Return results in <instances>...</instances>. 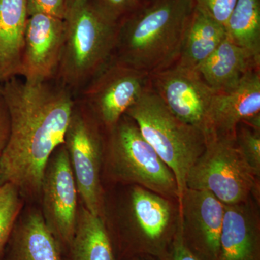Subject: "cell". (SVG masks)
Listing matches in <instances>:
<instances>
[{
  "mask_svg": "<svg viewBox=\"0 0 260 260\" xmlns=\"http://www.w3.org/2000/svg\"><path fill=\"white\" fill-rule=\"evenodd\" d=\"M10 116L9 139L0 157V185L20 195L41 194L48 160L64 143L75 97L55 79L40 83L15 77L2 84Z\"/></svg>",
  "mask_w": 260,
  "mask_h": 260,
  "instance_id": "obj_1",
  "label": "cell"
},
{
  "mask_svg": "<svg viewBox=\"0 0 260 260\" xmlns=\"http://www.w3.org/2000/svg\"><path fill=\"white\" fill-rule=\"evenodd\" d=\"M194 0H145L118 25L116 59L149 75L177 62Z\"/></svg>",
  "mask_w": 260,
  "mask_h": 260,
  "instance_id": "obj_2",
  "label": "cell"
},
{
  "mask_svg": "<svg viewBox=\"0 0 260 260\" xmlns=\"http://www.w3.org/2000/svg\"><path fill=\"white\" fill-rule=\"evenodd\" d=\"M56 81L77 95L114 56L118 25L108 20L89 0L68 8Z\"/></svg>",
  "mask_w": 260,
  "mask_h": 260,
  "instance_id": "obj_3",
  "label": "cell"
},
{
  "mask_svg": "<svg viewBox=\"0 0 260 260\" xmlns=\"http://www.w3.org/2000/svg\"><path fill=\"white\" fill-rule=\"evenodd\" d=\"M125 114L135 121L143 138L172 170L179 204L188 174L206 146L204 133L174 115L151 86Z\"/></svg>",
  "mask_w": 260,
  "mask_h": 260,
  "instance_id": "obj_4",
  "label": "cell"
},
{
  "mask_svg": "<svg viewBox=\"0 0 260 260\" xmlns=\"http://www.w3.org/2000/svg\"><path fill=\"white\" fill-rule=\"evenodd\" d=\"M127 185L122 230L112 244L115 259L149 255L162 260L180 226L179 202L143 186Z\"/></svg>",
  "mask_w": 260,
  "mask_h": 260,
  "instance_id": "obj_5",
  "label": "cell"
},
{
  "mask_svg": "<svg viewBox=\"0 0 260 260\" xmlns=\"http://www.w3.org/2000/svg\"><path fill=\"white\" fill-rule=\"evenodd\" d=\"M104 161L114 180L143 186L179 202L177 181L172 170L126 114L105 132Z\"/></svg>",
  "mask_w": 260,
  "mask_h": 260,
  "instance_id": "obj_6",
  "label": "cell"
},
{
  "mask_svg": "<svg viewBox=\"0 0 260 260\" xmlns=\"http://www.w3.org/2000/svg\"><path fill=\"white\" fill-rule=\"evenodd\" d=\"M259 179L234 137H210L188 174L186 189L207 191L223 204L234 205L251 197L259 200Z\"/></svg>",
  "mask_w": 260,
  "mask_h": 260,
  "instance_id": "obj_7",
  "label": "cell"
},
{
  "mask_svg": "<svg viewBox=\"0 0 260 260\" xmlns=\"http://www.w3.org/2000/svg\"><path fill=\"white\" fill-rule=\"evenodd\" d=\"M83 206L104 220L101 170L104 161L105 130L86 107L75 99L64 143Z\"/></svg>",
  "mask_w": 260,
  "mask_h": 260,
  "instance_id": "obj_8",
  "label": "cell"
},
{
  "mask_svg": "<svg viewBox=\"0 0 260 260\" xmlns=\"http://www.w3.org/2000/svg\"><path fill=\"white\" fill-rule=\"evenodd\" d=\"M151 86L150 75L113 58L75 95L106 131Z\"/></svg>",
  "mask_w": 260,
  "mask_h": 260,
  "instance_id": "obj_9",
  "label": "cell"
},
{
  "mask_svg": "<svg viewBox=\"0 0 260 260\" xmlns=\"http://www.w3.org/2000/svg\"><path fill=\"white\" fill-rule=\"evenodd\" d=\"M43 218L61 252H70L76 226L78 189L64 144L51 155L43 177Z\"/></svg>",
  "mask_w": 260,
  "mask_h": 260,
  "instance_id": "obj_10",
  "label": "cell"
},
{
  "mask_svg": "<svg viewBox=\"0 0 260 260\" xmlns=\"http://www.w3.org/2000/svg\"><path fill=\"white\" fill-rule=\"evenodd\" d=\"M150 83L174 115L206 134L208 115L217 91L198 72L174 64L150 75Z\"/></svg>",
  "mask_w": 260,
  "mask_h": 260,
  "instance_id": "obj_11",
  "label": "cell"
},
{
  "mask_svg": "<svg viewBox=\"0 0 260 260\" xmlns=\"http://www.w3.org/2000/svg\"><path fill=\"white\" fill-rule=\"evenodd\" d=\"M179 210L186 247L198 259L218 260L224 204L208 191L186 188Z\"/></svg>",
  "mask_w": 260,
  "mask_h": 260,
  "instance_id": "obj_12",
  "label": "cell"
},
{
  "mask_svg": "<svg viewBox=\"0 0 260 260\" xmlns=\"http://www.w3.org/2000/svg\"><path fill=\"white\" fill-rule=\"evenodd\" d=\"M63 39V19L44 13L28 15L18 77L30 83L55 79Z\"/></svg>",
  "mask_w": 260,
  "mask_h": 260,
  "instance_id": "obj_13",
  "label": "cell"
},
{
  "mask_svg": "<svg viewBox=\"0 0 260 260\" xmlns=\"http://www.w3.org/2000/svg\"><path fill=\"white\" fill-rule=\"evenodd\" d=\"M240 122L260 126V70L246 75L237 86L217 91L207 122V138L234 137Z\"/></svg>",
  "mask_w": 260,
  "mask_h": 260,
  "instance_id": "obj_14",
  "label": "cell"
},
{
  "mask_svg": "<svg viewBox=\"0 0 260 260\" xmlns=\"http://www.w3.org/2000/svg\"><path fill=\"white\" fill-rule=\"evenodd\" d=\"M218 260H260L259 200L224 205Z\"/></svg>",
  "mask_w": 260,
  "mask_h": 260,
  "instance_id": "obj_15",
  "label": "cell"
},
{
  "mask_svg": "<svg viewBox=\"0 0 260 260\" xmlns=\"http://www.w3.org/2000/svg\"><path fill=\"white\" fill-rule=\"evenodd\" d=\"M1 260H64L42 214L29 212L17 221L2 251Z\"/></svg>",
  "mask_w": 260,
  "mask_h": 260,
  "instance_id": "obj_16",
  "label": "cell"
},
{
  "mask_svg": "<svg viewBox=\"0 0 260 260\" xmlns=\"http://www.w3.org/2000/svg\"><path fill=\"white\" fill-rule=\"evenodd\" d=\"M260 70V59L225 37L213 54L197 72L218 92L227 91L254 70Z\"/></svg>",
  "mask_w": 260,
  "mask_h": 260,
  "instance_id": "obj_17",
  "label": "cell"
},
{
  "mask_svg": "<svg viewBox=\"0 0 260 260\" xmlns=\"http://www.w3.org/2000/svg\"><path fill=\"white\" fill-rule=\"evenodd\" d=\"M28 18V0H0L1 84L18 76Z\"/></svg>",
  "mask_w": 260,
  "mask_h": 260,
  "instance_id": "obj_18",
  "label": "cell"
},
{
  "mask_svg": "<svg viewBox=\"0 0 260 260\" xmlns=\"http://www.w3.org/2000/svg\"><path fill=\"white\" fill-rule=\"evenodd\" d=\"M225 37V26L195 7L186 28L180 54L174 64L197 71Z\"/></svg>",
  "mask_w": 260,
  "mask_h": 260,
  "instance_id": "obj_19",
  "label": "cell"
},
{
  "mask_svg": "<svg viewBox=\"0 0 260 260\" xmlns=\"http://www.w3.org/2000/svg\"><path fill=\"white\" fill-rule=\"evenodd\" d=\"M73 260H116L105 221L82 207L70 249Z\"/></svg>",
  "mask_w": 260,
  "mask_h": 260,
  "instance_id": "obj_20",
  "label": "cell"
},
{
  "mask_svg": "<svg viewBox=\"0 0 260 260\" xmlns=\"http://www.w3.org/2000/svg\"><path fill=\"white\" fill-rule=\"evenodd\" d=\"M225 28L233 42L260 59V0H237Z\"/></svg>",
  "mask_w": 260,
  "mask_h": 260,
  "instance_id": "obj_21",
  "label": "cell"
},
{
  "mask_svg": "<svg viewBox=\"0 0 260 260\" xmlns=\"http://www.w3.org/2000/svg\"><path fill=\"white\" fill-rule=\"evenodd\" d=\"M20 192L11 183L0 185V253L9 239L23 203Z\"/></svg>",
  "mask_w": 260,
  "mask_h": 260,
  "instance_id": "obj_22",
  "label": "cell"
},
{
  "mask_svg": "<svg viewBox=\"0 0 260 260\" xmlns=\"http://www.w3.org/2000/svg\"><path fill=\"white\" fill-rule=\"evenodd\" d=\"M234 140L246 161L260 177V126L239 123L234 132Z\"/></svg>",
  "mask_w": 260,
  "mask_h": 260,
  "instance_id": "obj_23",
  "label": "cell"
},
{
  "mask_svg": "<svg viewBox=\"0 0 260 260\" xmlns=\"http://www.w3.org/2000/svg\"><path fill=\"white\" fill-rule=\"evenodd\" d=\"M145 0H89L94 7L108 20L119 25Z\"/></svg>",
  "mask_w": 260,
  "mask_h": 260,
  "instance_id": "obj_24",
  "label": "cell"
},
{
  "mask_svg": "<svg viewBox=\"0 0 260 260\" xmlns=\"http://www.w3.org/2000/svg\"><path fill=\"white\" fill-rule=\"evenodd\" d=\"M195 7L225 26L237 0H194Z\"/></svg>",
  "mask_w": 260,
  "mask_h": 260,
  "instance_id": "obj_25",
  "label": "cell"
},
{
  "mask_svg": "<svg viewBox=\"0 0 260 260\" xmlns=\"http://www.w3.org/2000/svg\"><path fill=\"white\" fill-rule=\"evenodd\" d=\"M66 10V0H28V15L44 13L63 19Z\"/></svg>",
  "mask_w": 260,
  "mask_h": 260,
  "instance_id": "obj_26",
  "label": "cell"
},
{
  "mask_svg": "<svg viewBox=\"0 0 260 260\" xmlns=\"http://www.w3.org/2000/svg\"><path fill=\"white\" fill-rule=\"evenodd\" d=\"M162 260H200L189 250L184 244L181 232L180 226L174 240Z\"/></svg>",
  "mask_w": 260,
  "mask_h": 260,
  "instance_id": "obj_27",
  "label": "cell"
},
{
  "mask_svg": "<svg viewBox=\"0 0 260 260\" xmlns=\"http://www.w3.org/2000/svg\"><path fill=\"white\" fill-rule=\"evenodd\" d=\"M10 130L9 113L1 93L0 94V157L3 155L9 139Z\"/></svg>",
  "mask_w": 260,
  "mask_h": 260,
  "instance_id": "obj_28",
  "label": "cell"
},
{
  "mask_svg": "<svg viewBox=\"0 0 260 260\" xmlns=\"http://www.w3.org/2000/svg\"><path fill=\"white\" fill-rule=\"evenodd\" d=\"M124 260H159L157 258L149 255H137Z\"/></svg>",
  "mask_w": 260,
  "mask_h": 260,
  "instance_id": "obj_29",
  "label": "cell"
},
{
  "mask_svg": "<svg viewBox=\"0 0 260 260\" xmlns=\"http://www.w3.org/2000/svg\"><path fill=\"white\" fill-rule=\"evenodd\" d=\"M80 1H82V0H66L67 9L73 6V5L76 4V3H79Z\"/></svg>",
  "mask_w": 260,
  "mask_h": 260,
  "instance_id": "obj_30",
  "label": "cell"
},
{
  "mask_svg": "<svg viewBox=\"0 0 260 260\" xmlns=\"http://www.w3.org/2000/svg\"><path fill=\"white\" fill-rule=\"evenodd\" d=\"M64 260H73V259H71V258H70V257H68V258H66V259H64Z\"/></svg>",
  "mask_w": 260,
  "mask_h": 260,
  "instance_id": "obj_31",
  "label": "cell"
},
{
  "mask_svg": "<svg viewBox=\"0 0 260 260\" xmlns=\"http://www.w3.org/2000/svg\"><path fill=\"white\" fill-rule=\"evenodd\" d=\"M2 93V84L0 83V94Z\"/></svg>",
  "mask_w": 260,
  "mask_h": 260,
  "instance_id": "obj_32",
  "label": "cell"
},
{
  "mask_svg": "<svg viewBox=\"0 0 260 260\" xmlns=\"http://www.w3.org/2000/svg\"><path fill=\"white\" fill-rule=\"evenodd\" d=\"M1 255H2V252L0 253V260H1Z\"/></svg>",
  "mask_w": 260,
  "mask_h": 260,
  "instance_id": "obj_33",
  "label": "cell"
}]
</instances>
